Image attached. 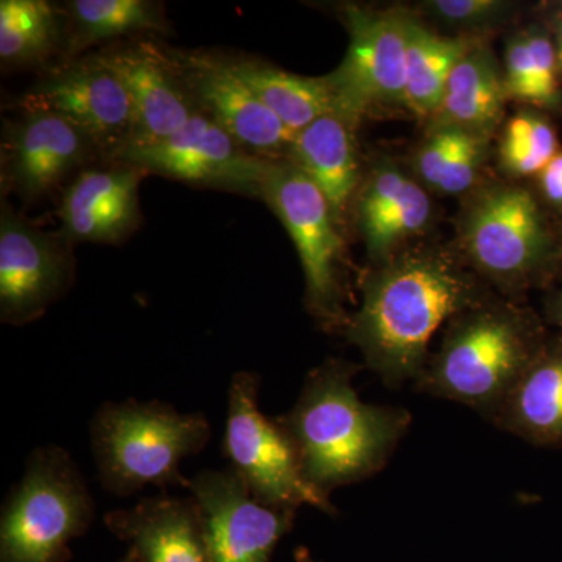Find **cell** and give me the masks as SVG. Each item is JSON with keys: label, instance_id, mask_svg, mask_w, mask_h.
<instances>
[{"label": "cell", "instance_id": "12", "mask_svg": "<svg viewBox=\"0 0 562 562\" xmlns=\"http://www.w3.org/2000/svg\"><path fill=\"white\" fill-rule=\"evenodd\" d=\"M173 61L198 109L244 149L269 160L288 157L294 133L228 69L225 60L180 54Z\"/></svg>", "mask_w": 562, "mask_h": 562}, {"label": "cell", "instance_id": "27", "mask_svg": "<svg viewBox=\"0 0 562 562\" xmlns=\"http://www.w3.org/2000/svg\"><path fill=\"white\" fill-rule=\"evenodd\" d=\"M57 20L43 0L0 2V57L29 63L44 57L57 40Z\"/></svg>", "mask_w": 562, "mask_h": 562}, {"label": "cell", "instance_id": "11", "mask_svg": "<svg viewBox=\"0 0 562 562\" xmlns=\"http://www.w3.org/2000/svg\"><path fill=\"white\" fill-rule=\"evenodd\" d=\"M187 490L201 508L209 562H271L297 516L255 501L231 465L199 473Z\"/></svg>", "mask_w": 562, "mask_h": 562}, {"label": "cell", "instance_id": "29", "mask_svg": "<svg viewBox=\"0 0 562 562\" xmlns=\"http://www.w3.org/2000/svg\"><path fill=\"white\" fill-rule=\"evenodd\" d=\"M70 11L81 43L162 27L154 3L143 0H76L70 3Z\"/></svg>", "mask_w": 562, "mask_h": 562}, {"label": "cell", "instance_id": "18", "mask_svg": "<svg viewBox=\"0 0 562 562\" xmlns=\"http://www.w3.org/2000/svg\"><path fill=\"white\" fill-rule=\"evenodd\" d=\"M105 527L127 543L133 562H209L201 508L195 498H143L105 516Z\"/></svg>", "mask_w": 562, "mask_h": 562}, {"label": "cell", "instance_id": "30", "mask_svg": "<svg viewBox=\"0 0 562 562\" xmlns=\"http://www.w3.org/2000/svg\"><path fill=\"white\" fill-rule=\"evenodd\" d=\"M422 9L458 31H487L512 20L514 3L505 0H430Z\"/></svg>", "mask_w": 562, "mask_h": 562}, {"label": "cell", "instance_id": "20", "mask_svg": "<svg viewBox=\"0 0 562 562\" xmlns=\"http://www.w3.org/2000/svg\"><path fill=\"white\" fill-rule=\"evenodd\" d=\"M355 127L342 114H325L294 136L286 157L324 192L338 224L360 184Z\"/></svg>", "mask_w": 562, "mask_h": 562}, {"label": "cell", "instance_id": "24", "mask_svg": "<svg viewBox=\"0 0 562 562\" xmlns=\"http://www.w3.org/2000/svg\"><path fill=\"white\" fill-rule=\"evenodd\" d=\"M294 135L328 113H339L325 77H303L257 60H225Z\"/></svg>", "mask_w": 562, "mask_h": 562}, {"label": "cell", "instance_id": "26", "mask_svg": "<svg viewBox=\"0 0 562 562\" xmlns=\"http://www.w3.org/2000/svg\"><path fill=\"white\" fill-rule=\"evenodd\" d=\"M560 77L552 36L542 29H525L506 43L503 79L509 99L538 109L560 110Z\"/></svg>", "mask_w": 562, "mask_h": 562}, {"label": "cell", "instance_id": "10", "mask_svg": "<svg viewBox=\"0 0 562 562\" xmlns=\"http://www.w3.org/2000/svg\"><path fill=\"white\" fill-rule=\"evenodd\" d=\"M116 155L143 171L258 198L271 162L244 149L202 111L169 138L149 146L124 147Z\"/></svg>", "mask_w": 562, "mask_h": 562}, {"label": "cell", "instance_id": "1", "mask_svg": "<svg viewBox=\"0 0 562 562\" xmlns=\"http://www.w3.org/2000/svg\"><path fill=\"white\" fill-rule=\"evenodd\" d=\"M490 297L482 281L441 249L401 251L362 280L360 312L344 333L390 387L417 379L443 322Z\"/></svg>", "mask_w": 562, "mask_h": 562}, {"label": "cell", "instance_id": "19", "mask_svg": "<svg viewBox=\"0 0 562 562\" xmlns=\"http://www.w3.org/2000/svg\"><path fill=\"white\" fill-rule=\"evenodd\" d=\"M139 179L135 166L79 173L63 195L65 235L76 241H121L138 225Z\"/></svg>", "mask_w": 562, "mask_h": 562}, {"label": "cell", "instance_id": "31", "mask_svg": "<svg viewBox=\"0 0 562 562\" xmlns=\"http://www.w3.org/2000/svg\"><path fill=\"white\" fill-rule=\"evenodd\" d=\"M538 179L546 201L562 206V151L542 169Z\"/></svg>", "mask_w": 562, "mask_h": 562}, {"label": "cell", "instance_id": "23", "mask_svg": "<svg viewBox=\"0 0 562 562\" xmlns=\"http://www.w3.org/2000/svg\"><path fill=\"white\" fill-rule=\"evenodd\" d=\"M491 139L458 125L431 122L414 151V172L427 190L441 194L475 191L490 157Z\"/></svg>", "mask_w": 562, "mask_h": 562}, {"label": "cell", "instance_id": "28", "mask_svg": "<svg viewBox=\"0 0 562 562\" xmlns=\"http://www.w3.org/2000/svg\"><path fill=\"white\" fill-rule=\"evenodd\" d=\"M558 154L560 140L557 132L538 111H519L503 127L498 160L503 171L509 176H539Z\"/></svg>", "mask_w": 562, "mask_h": 562}, {"label": "cell", "instance_id": "17", "mask_svg": "<svg viewBox=\"0 0 562 562\" xmlns=\"http://www.w3.org/2000/svg\"><path fill=\"white\" fill-rule=\"evenodd\" d=\"M431 214L427 188L387 161L372 169L355 201L358 228L376 265L401 254L403 243L430 225Z\"/></svg>", "mask_w": 562, "mask_h": 562}, {"label": "cell", "instance_id": "13", "mask_svg": "<svg viewBox=\"0 0 562 562\" xmlns=\"http://www.w3.org/2000/svg\"><path fill=\"white\" fill-rule=\"evenodd\" d=\"M68 257L54 239L3 211L0 222V319L22 325L38 319L68 290Z\"/></svg>", "mask_w": 562, "mask_h": 562}, {"label": "cell", "instance_id": "36", "mask_svg": "<svg viewBox=\"0 0 562 562\" xmlns=\"http://www.w3.org/2000/svg\"><path fill=\"white\" fill-rule=\"evenodd\" d=\"M561 10H562V3H561Z\"/></svg>", "mask_w": 562, "mask_h": 562}, {"label": "cell", "instance_id": "5", "mask_svg": "<svg viewBox=\"0 0 562 562\" xmlns=\"http://www.w3.org/2000/svg\"><path fill=\"white\" fill-rule=\"evenodd\" d=\"M95 502L68 450H33L0 514V562H68L90 530Z\"/></svg>", "mask_w": 562, "mask_h": 562}, {"label": "cell", "instance_id": "33", "mask_svg": "<svg viewBox=\"0 0 562 562\" xmlns=\"http://www.w3.org/2000/svg\"><path fill=\"white\" fill-rule=\"evenodd\" d=\"M550 319L562 328V291L553 295L549 303Z\"/></svg>", "mask_w": 562, "mask_h": 562}, {"label": "cell", "instance_id": "6", "mask_svg": "<svg viewBox=\"0 0 562 562\" xmlns=\"http://www.w3.org/2000/svg\"><path fill=\"white\" fill-rule=\"evenodd\" d=\"M460 243L476 272L505 292L539 283L550 261V233L530 191L509 183L473 191L460 217Z\"/></svg>", "mask_w": 562, "mask_h": 562}, {"label": "cell", "instance_id": "21", "mask_svg": "<svg viewBox=\"0 0 562 562\" xmlns=\"http://www.w3.org/2000/svg\"><path fill=\"white\" fill-rule=\"evenodd\" d=\"M492 422L532 446H561L562 338L547 339Z\"/></svg>", "mask_w": 562, "mask_h": 562}, {"label": "cell", "instance_id": "34", "mask_svg": "<svg viewBox=\"0 0 562 562\" xmlns=\"http://www.w3.org/2000/svg\"><path fill=\"white\" fill-rule=\"evenodd\" d=\"M295 562H317L306 547H299L294 553Z\"/></svg>", "mask_w": 562, "mask_h": 562}, {"label": "cell", "instance_id": "7", "mask_svg": "<svg viewBox=\"0 0 562 562\" xmlns=\"http://www.w3.org/2000/svg\"><path fill=\"white\" fill-rule=\"evenodd\" d=\"M261 199L290 233L305 276V306L325 328H346L344 243L324 192L288 158L271 160Z\"/></svg>", "mask_w": 562, "mask_h": 562}, {"label": "cell", "instance_id": "15", "mask_svg": "<svg viewBox=\"0 0 562 562\" xmlns=\"http://www.w3.org/2000/svg\"><path fill=\"white\" fill-rule=\"evenodd\" d=\"M98 58L116 74L131 95L135 124L132 138L124 147L160 143L201 111L181 80L173 58L154 46L140 44Z\"/></svg>", "mask_w": 562, "mask_h": 562}, {"label": "cell", "instance_id": "25", "mask_svg": "<svg viewBox=\"0 0 562 562\" xmlns=\"http://www.w3.org/2000/svg\"><path fill=\"white\" fill-rule=\"evenodd\" d=\"M479 40L469 35H439L409 14L405 109L419 120H431L454 66Z\"/></svg>", "mask_w": 562, "mask_h": 562}, {"label": "cell", "instance_id": "16", "mask_svg": "<svg viewBox=\"0 0 562 562\" xmlns=\"http://www.w3.org/2000/svg\"><path fill=\"white\" fill-rule=\"evenodd\" d=\"M91 135L54 111L27 110L9 133L3 172L25 198L47 194L98 147Z\"/></svg>", "mask_w": 562, "mask_h": 562}, {"label": "cell", "instance_id": "22", "mask_svg": "<svg viewBox=\"0 0 562 562\" xmlns=\"http://www.w3.org/2000/svg\"><path fill=\"white\" fill-rule=\"evenodd\" d=\"M508 99L503 68L491 47L479 40L454 66L430 124L458 125L492 138Z\"/></svg>", "mask_w": 562, "mask_h": 562}, {"label": "cell", "instance_id": "3", "mask_svg": "<svg viewBox=\"0 0 562 562\" xmlns=\"http://www.w3.org/2000/svg\"><path fill=\"white\" fill-rule=\"evenodd\" d=\"M546 342L530 308L490 295L449 321L416 390L471 406L492 422Z\"/></svg>", "mask_w": 562, "mask_h": 562}, {"label": "cell", "instance_id": "8", "mask_svg": "<svg viewBox=\"0 0 562 562\" xmlns=\"http://www.w3.org/2000/svg\"><path fill=\"white\" fill-rule=\"evenodd\" d=\"M260 386L258 373L233 375L222 454L262 505L295 513L308 505L335 516L331 501L306 483L297 450L280 422L261 413Z\"/></svg>", "mask_w": 562, "mask_h": 562}, {"label": "cell", "instance_id": "4", "mask_svg": "<svg viewBox=\"0 0 562 562\" xmlns=\"http://www.w3.org/2000/svg\"><path fill=\"white\" fill-rule=\"evenodd\" d=\"M205 414H181L169 403H103L91 420V446L103 490L131 497L147 486H188L181 461L211 439Z\"/></svg>", "mask_w": 562, "mask_h": 562}, {"label": "cell", "instance_id": "2", "mask_svg": "<svg viewBox=\"0 0 562 562\" xmlns=\"http://www.w3.org/2000/svg\"><path fill=\"white\" fill-rule=\"evenodd\" d=\"M361 366L328 358L306 375L291 412L277 417L290 436L306 483L330 501L333 491L382 472L409 430L402 406L369 405L353 386Z\"/></svg>", "mask_w": 562, "mask_h": 562}, {"label": "cell", "instance_id": "14", "mask_svg": "<svg viewBox=\"0 0 562 562\" xmlns=\"http://www.w3.org/2000/svg\"><path fill=\"white\" fill-rule=\"evenodd\" d=\"M24 102L25 111H54L68 117L99 146H113L114 154L132 138L135 116L131 95L98 57L41 81Z\"/></svg>", "mask_w": 562, "mask_h": 562}, {"label": "cell", "instance_id": "32", "mask_svg": "<svg viewBox=\"0 0 562 562\" xmlns=\"http://www.w3.org/2000/svg\"><path fill=\"white\" fill-rule=\"evenodd\" d=\"M552 40L554 54H557L558 70H560V76L562 77V16L560 20L554 21Z\"/></svg>", "mask_w": 562, "mask_h": 562}, {"label": "cell", "instance_id": "9", "mask_svg": "<svg viewBox=\"0 0 562 562\" xmlns=\"http://www.w3.org/2000/svg\"><path fill=\"white\" fill-rule=\"evenodd\" d=\"M409 11L344 7L346 57L324 76L339 114L355 125L384 106H405Z\"/></svg>", "mask_w": 562, "mask_h": 562}, {"label": "cell", "instance_id": "35", "mask_svg": "<svg viewBox=\"0 0 562 562\" xmlns=\"http://www.w3.org/2000/svg\"><path fill=\"white\" fill-rule=\"evenodd\" d=\"M121 562H133V561H132V558L128 557V554H125L124 560H122Z\"/></svg>", "mask_w": 562, "mask_h": 562}]
</instances>
